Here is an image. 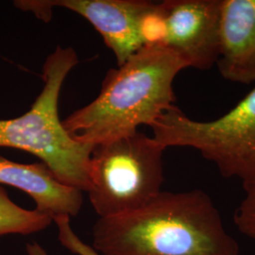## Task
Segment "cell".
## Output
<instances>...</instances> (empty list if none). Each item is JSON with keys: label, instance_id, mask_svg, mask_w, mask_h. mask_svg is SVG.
Wrapping results in <instances>:
<instances>
[{"label": "cell", "instance_id": "obj_1", "mask_svg": "<svg viewBox=\"0 0 255 255\" xmlns=\"http://www.w3.org/2000/svg\"><path fill=\"white\" fill-rule=\"evenodd\" d=\"M92 247L103 255H240L219 209L200 189L162 191L135 211L100 218Z\"/></svg>", "mask_w": 255, "mask_h": 255}, {"label": "cell", "instance_id": "obj_2", "mask_svg": "<svg viewBox=\"0 0 255 255\" xmlns=\"http://www.w3.org/2000/svg\"><path fill=\"white\" fill-rule=\"evenodd\" d=\"M185 68L187 63L169 47H142L108 71L98 98L64 120V129L94 146L133 133L141 125L151 127L175 105L174 80Z\"/></svg>", "mask_w": 255, "mask_h": 255}, {"label": "cell", "instance_id": "obj_3", "mask_svg": "<svg viewBox=\"0 0 255 255\" xmlns=\"http://www.w3.org/2000/svg\"><path fill=\"white\" fill-rule=\"evenodd\" d=\"M73 48L58 46L43 67L44 88L31 108L15 119L0 120V146L35 155L57 179L81 191L89 189V165L93 145L70 136L59 118L58 103L67 74L78 64Z\"/></svg>", "mask_w": 255, "mask_h": 255}, {"label": "cell", "instance_id": "obj_4", "mask_svg": "<svg viewBox=\"0 0 255 255\" xmlns=\"http://www.w3.org/2000/svg\"><path fill=\"white\" fill-rule=\"evenodd\" d=\"M164 149L138 130L94 145L87 193L100 218L135 211L162 192Z\"/></svg>", "mask_w": 255, "mask_h": 255}, {"label": "cell", "instance_id": "obj_5", "mask_svg": "<svg viewBox=\"0 0 255 255\" xmlns=\"http://www.w3.org/2000/svg\"><path fill=\"white\" fill-rule=\"evenodd\" d=\"M150 128L165 148H193L244 190L255 187V88L217 119H193L174 105Z\"/></svg>", "mask_w": 255, "mask_h": 255}, {"label": "cell", "instance_id": "obj_6", "mask_svg": "<svg viewBox=\"0 0 255 255\" xmlns=\"http://www.w3.org/2000/svg\"><path fill=\"white\" fill-rule=\"evenodd\" d=\"M151 1L144 0H20L14 5L49 21L53 7H63L88 20L116 55L119 66L144 47L141 20Z\"/></svg>", "mask_w": 255, "mask_h": 255}, {"label": "cell", "instance_id": "obj_7", "mask_svg": "<svg viewBox=\"0 0 255 255\" xmlns=\"http://www.w3.org/2000/svg\"><path fill=\"white\" fill-rule=\"evenodd\" d=\"M166 37L171 48L188 67L208 70L219 57L221 0H165Z\"/></svg>", "mask_w": 255, "mask_h": 255}, {"label": "cell", "instance_id": "obj_8", "mask_svg": "<svg viewBox=\"0 0 255 255\" xmlns=\"http://www.w3.org/2000/svg\"><path fill=\"white\" fill-rule=\"evenodd\" d=\"M216 65L229 82H255V0H221Z\"/></svg>", "mask_w": 255, "mask_h": 255}, {"label": "cell", "instance_id": "obj_9", "mask_svg": "<svg viewBox=\"0 0 255 255\" xmlns=\"http://www.w3.org/2000/svg\"><path fill=\"white\" fill-rule=\"evenodd\" d=\"M0 183L27 193L36 210L50 216L77 217L82 209V191L60 182L45 163L20 164L0 156Z\"/></svg>", "mask_w": 255, "mask_h": 255}, {"label": "cell", "instance_id": "obj_10", "mask_svg": "<svg viewBox=\"0 0 255 255\" xmlns=\"http://www.w3.org/2000/svg\"><path fill=\"white\" fill-rule=\"evenodd\" d=\"M52 222L53 219L45 213L16 205L0 186V236L35 234L46 230Z\"/></svg>", "mask_w": 255, "mask_h": 255}, {"label": "cell", "instance_id": "obj_11", "mask_svg": "<svg viewBox=\"0 0 255 255\" xmlns=\"http://www.w3.org/2000/svg\"><path fill=\"white\" fill-rule=\"evenodd\" d=\"M58 228V239L61 244L77 255H101L93 247L84 243L70 225V217L60 216L53 219Z\"/></svg>", "mask_w": 255, "mask_h": 255}, {"label": "cell", "instance_id": "obj_12", "mask_svg": "<svg viewBox=\"0 0 255 255\" xmlns=\"http://www.w3.org/2000/svg\"><path fill=\"white\" fill-rule=\"evenodd\" d=\"M237 230L255 242V187L245 190L234 216Z\"/></svg>", "mask_w": 255, "mask_h": 255}, {"label": "cell", "instance_id": "obj_13", "mask_svg": "<svg viewBox=\"0 0 255 255\" xmlns=\"http://www.w3.org/2000/svg\"><path fill=\"white\" fill-rule=\"evenodd\" d=\"M27 255H48L46 250L37 242L27 244Z\"/></svg>", "mask_w": 255, "mask_h": 255}]
</instances>
